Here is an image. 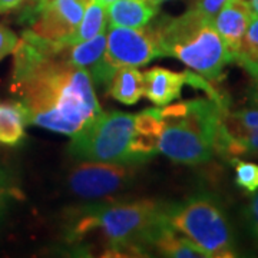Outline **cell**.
Segmentation results:
<instances>
[{
  "instance_id": "12",
  "label": "cell",
  "mask_w": 258,
  "mask_h": 258,
  "mask_svg": "<svg viewBox=\"0 0 258 258\" xmlns=\"http://www.w3.org/2000/svg\"><path fill=\"white\" fill-rule=\"evenodd\" d=\"M251 16L248 0H228L214 18V26L230 52L231 62L240 52Z\"/></svg>"
},
{
  "instance_id": "4",
  "label": "cell",
  "mask_w": 258,
  "mask_h": 258,
  "mask_svg": "<svg viewBox=\"0 0 258 258\" xmlns=\"http://www.w3.org/2000/svg\"><path fill=\"white\" fill-rule=\"evenodd\" d=\"M228 108L211 98L186 101V113L164 119L158 139V152L184 165L208 162L215 154L217 134L222 111Z\"/></svg>"
},
{
  "instance_id": "17",
  "label": "cell",
  "mask_w": 258,
  "mask_h": 258,
  "mask_svg": "<svg viewBox=\"0 0 258 258\" xmlns=\"http://www.w3.org/2000/svg\"><path fill=\"white\" fill-rule=\"evenodd\" d=\"M152 249L158 251L161 255L174 258H197L205 257L201 249L188 240L186 237H181L176 231L169 225V222L164 225L158 232L155 240L152 242Z\"/></svg>"
},
{
  "instance_id": "23",
  "label": "cell",
  "mask_w": 258,
  "mask_h": 258,
  "mask_svg": "<svg viewBox=\"0 0 258 258\" xmlns=\"http://www.w3.org/2000/svg\"><path fill=\"white\" fill-rule=\"evenodd\" d=\"M18 45V36L6 26L0 25V60L12 53Z\"/></svg>"
},
{
  "instance_id": "24",
  "label": "cell",
  "mask_w": 258,
  "mask_h": 258,
  "mask_svg": "<svg viewBox=\"0 0 258 258\" xmlns=\"http://www.w3.org/2000/svg\"><path fill=\"white\" fill-rule=\"evenodd\" d=\"M247 220L252 234L258 238V192L252 197L248 208H247Z\"/></svg>"
},
{
  "instance_id": "2",
  "label": "cell",
  "mask_w": 258,
  "mask_h": 258,
  "mask_svg": "<svg viewBox=\"0 0 258 258\" xmlns=\"http://www.w3.org/2000/svg\"><path fill=\"white\" fill-rule=\"evenodd\" d=\"M166 224L165 205L151 200L95 205L78 217L71 238H82L86 232L99 228L109 244L108 252L141 257L152 248L158 232Z\"/></svg>"
},
{
  "instance_id": "16",
  "label": "cell",
  "mask_w": 258,
  "mask_h": 258,
  "mask_svg": "<svg viewBox=\"0 0 258 258\" xmlns=\"http://www.w3.org/2000/svg\"><path fill=\"white\" fill-rule=\"evenodd\" d=\"M109 93L115 101L123 105H135L144 96V74L134 66L116 69L111 81Z\"/></svg>"
},
{
  "instance_id": "19",
  "label": "cell",
  "mask_w": 258,
  "mask_h": 258,
  "mask_svg": "<svg viewBox=\"0 0 258 258\" xmlns=\"http://www.w3.org/2000/svg\"><path fill=\"white\" fill-rule=\"evenodd\" d=\"M232 62L240 64L254 81H258V16L255 15L249 19L240 52L234 56Z\"/></svg>"
},
{
  "instance_id": "8",
  "label": "cell",
  "mask_w": 258,
  "mask_h": 258,
  "mask_svg": "<svg viewBox=\"0 0 258 258\" xmlns=\"http://www.w3.org/2000/svg\"><path fill=\"white\" fill-rule=\"evenodd\" d=\"M158 57H164V53L151 25L144 28L111 26L106 36L105 60L112 68H138Z\"/></svg>"
},
{
  "instance_id": "27",
  "label": "cell",
  "mask_w": 258,
  "mask_h": 258,
  "mask_svg": "<svg viewBox=\"0 0 258 258\" xmlns=\"http://www.w3.org/2000/svg\"><path fill=\"white\" fill-rule=\"evenodd\" d=\"M252 101L255 102V105H258V81H255V88L252 91Z\"/></svg>"
},
{
  "instance_id": "21",
  "label": "cell",
  "mask_w": 258,
  "mask_h": 258,
  "mask_svg": "<svg viewBox=\"0 0 258 258\" xmlns=\"http://www.w3.org/2000/svg\"><path fill=\"white\" fill-rule=\"evenodd\" d=\"M235 168V184L244 191L254 194L258 191V165L238 158L231 161Z\"/></svg>"
},
{
  "instance_id": "5",
  "label": "cell",
  "mask_w": 258,
  "mask_h": 258,
  "mask_svg": "<svg viewBox=\"0 0 258 258\" xmlns=\"http://www.w3.org/2000/svg\"><path fill=\"white\" fill-rule=\"evenodd\" d=\"M169 225L186 237L205 257H235L234 235L224 210L211 195H194L174 205H165Z\"/></svg>"
},
{
  "instance_id": "25",
  "label": "cell",
  "mask_w": 258,
  "mask_h": 258,
  "mask_svg": "<svg viewBox=\"0 0 258 258\" xmlns=\"http://www.w3.org/2000/svg\"><path fill=\"white\" fill-rule=\"evenodd\" d=\"M26 0H0V13L2 12H10V10L20 9V6Z\"/></svg>"
},
{
  "instance_id": "30",
  "label": "cell",
  "mask_w": 258,
  "mask_h": 258,
  "mask_svg": "<svg viewBox=\"0 0 258 258\" xmlns=\"http://www.w3.org/2000/svg\"><path fill=\"white\" fill-rule=\"evenodd\" d=\"M37 3H40V5H43V3H46V2H49V0H36Z\"/></svg>"
},
{
  "instance_id": "18",
  "label": "cell",
  "mask_w": 258,
  "mask_h": 258,
  "mask_svg": "<svg viewBox=\"0 0 258 258\" xmlns=\"http://www.w3.org/2000/svg\"><path fill=\"white\" fill-rule=\"evenodd\" d=\"M106 23H108L106 6H103L98 0H91L85 9L79 28L76 29L75 35L71 37L68 45H75L98 36L99 33L106 30Z\"/></svg>"
},
{
  "instance_id": "22",
  "label": "cell",
  "mask_w": 258,
  "mask_h": 258,
  "mask_svg": "<svg viewBox=\"0 0 258 258\" xmlns=\"http://www.w3.org/2000/svg\"><path fill=\"white\" fill-rule=\"evenodd\" d=\"M228 0H195L192 9H195L198 13L208 19H212L217 16V13L222 9V6Z\"/></svg>"
},
{
  "instance_id": "15",
  "label": "cell",
  "mask_w": 258,
  "mask_h": 258,
  "mask_svg": "<svg viewBox=\"0 0 258 258\" xmlns=\"http://www.w3.org/2000/svg\"><path fill=\"white\" fill-rule=\"evenodd\" d=\"M29 123V112L23 102H0V144L16 147L25 137Z\"/></svg>"
},
{
  "instance_id": "11",
  "label": "cell",
  "mask_w": 258,
  "mask_h": 258,
  "mask_svg": "<svg viewBox=\"0 0 258 258\" xmlns=\"http://www.w3.org/2000/svg\"><path fill=\"white\" fill-rule=\"evenodd\" d=\"M105 49L106 36L105 32H102L92 39L75 45H68L66 56L71 63L91 75L93 85L102 88L111 83L112 78L116 72V69L105 60Z\"/></svg>"
},
{
  "instance_id": "29",
  "label": "cell",
  "mask_w": 258,
  "mask_h": 258,
  "mask_svg": "<svg viewBox=\"0 0 258 258\" xmlns=\"http://www.w3.org/2000/svg\"><path fill=\"white\" fill-rule=\"evenodd\" d=\"M98 2H99V3H102L103 6H106V8H108V6H109L111 3L116 2V0H98Z\"/></svg>"
},
{
  "instance_id": "13",
  "label": "cell",
  "mask_w": 258,
  "mask_h": 258,
  "mask_svg": "<svg viewBox=\"0 0 258 258\" xmlns=\"http://www.w3.org/2000/svg\"><path fill=\"white\" fill-rule=\"evenodd\" d=\"M184 85L185 72L178 74L165 68H151L144 72V96L157 106H165L178 99Z\"/></svg>"
},
{
  "instance_id": "28",
  "label": "cell",
  "mask_w": 258,
  "mask_h": 258,
  "mask_svg": "<svg viewBox=\"0 0 258 258\" xmlns=\"http://www.w3.org/2000/svg\"><path fill=\"white\" fill-rule=\"evenodd\" d=\"M148 3H151V5H154V6H157L159 8V5L161 3H164V2H168V0H147Z\"/></svg>"
},
{
  "instance_id": "1",
  "label": "cell",
  "mask_w": 258,
  "mask_h": 258,
  "mask_svg": "<svg viewBox=\"0 0 258 258\" xmlns=\"http://www.w3.org/2000/svg\"><path fill=\"white\" fill-rule=\"evenodd\" d=\"M63 45L12 82L22 98L29 123L72 137L102 112L91 75L69 62Z\"/></svg>"
},
{
  "instance_id": "9",
  "label": "cell",
  "mask_w": 258,
  "mask_h": 258,
  "mask_svg": "<svg viewBox=\"0 0 258 258\" xmlns=\"http://www.w3.org/2000/svg\"><path fill=\"white\" fill-rule=\"evenodd\" d=\"M215 152L228 161L244 155L258 157V105L222 111Z\"/></svg>"
},
{
  "instance_id": "20",
  "label": "cell",
  "mask_w": 258,
  "mask_h": 258,
  "mask_svg": "<svg viewBox=\"0 0 258 258\" xmlns=\"http://www.w3.org/2000/svg\"><path fill=\"white\" fill-rule=\"evenodd\" d=\"M165 120L162 119L159 109L149 108L145 109L137 116H134V125H135V132L148 135V137H157L159 138L162 129H164Z\"/></svg>"
},
{
  "instance_id": "7",
  "label": "cell",
  "mask_w": 258,
  "mask_h": 258,
  "mask_svg": "<svg viewBox=\"0 0 258 258\" xmlns=\"http://www.w3.org/2000/svg\"><path fill=\"white\" fill-rule=\"evenodd\" d=\"M91 0H49L39 5L26 0L22 8V23L39 36L68 45L79 28L86 6Z\"/></svg>"
},
{
  "instance_id": "10",
  "label": "cell",
  "mask_w": 258,
  "mask_h": 258,
  "mask_svg": "<svg viewBox=\"0 0 258 258\" xmlns=\"http://www.w3.org/2000/svg\"><path fill=\"white\" fill-rule=\"evenodd\" d=\"M131 178V168L123 164L86 161L71 171L68 185L82 198H101L118 192Z\"/></svg>"
},
{
  "instance_id": "6",
  "label": "cell",
  "mask_w": 258,
  "mask_h": 258,
  "mask_svg": "<svg viewBox=\"0 0 258 258\" xmlns=\"http://www.w3.org/2000/svg\"><path fill=\"white\" fill-rule=\"evenodd\" d=\"M134 134V115L119 111L101 112L72 135L68 152L85 161L123 165L138 164L129 149Z\"/></svg>"
},
{
  "instance_id": "26",
  "label": "cell",
  "mask_w": 258,
  "mask_h": 258,
  "mask_svg": "<svg viewBox=\"0 0 258 258\" xmlns=\"http://www.w3.org/2000/svg\"><path fill=\"white\" fill-rule=\"evenodd\" d=\"M248 3H249V8H251V12H252V15L258 16V0H248Z\"/></svg>"
},
{
  "instance_id": "14",
  "label": "cell",
  "mask_w": 258,
  "mask_h": 258,
  "mask_svg": "<svg viewBox=\"0 0 258 258\" xmlns=\"http://www.w3.org/2000/svg\"><path fill=\"white\" fill-rule=\"evenodd\" d=\"M108 20L111 26L144 28L158 13V8L147 0H116L108 8Z\"/></svg>"
},
{
  "instance_id": "3",
  "label": "cell",
  "mask_w": 258,
  "mask_h": 258,
  "mask_svg": "<svg viewBox=\"0 0 258 258\" xmlns=\"http://www.w3.org/2000/svg\"><path fill=\"white\" fill-rule=\"evenodd\" d=\"M164 56H172L195 74L217 81L231 63V55L214 26V20L195 9L178 18L162 16L151 25Z\"/></svg>"
}]
</instances>
